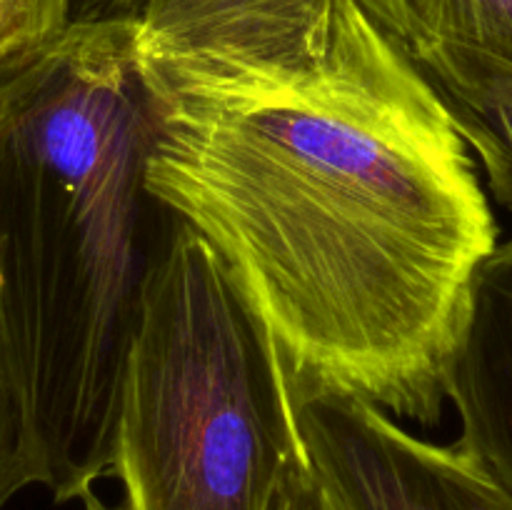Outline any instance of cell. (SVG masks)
I'll list each match as a JSON object with an SVG mask.
<instances>
[{"instance_id":"obj_1","label":"cell","mask_w":512,"mask_h":510,"mask_svg":"<svg viewBox=\"0 0 512 510\" xmlns=\"http://www.w3.org/2000/svg\"><path fill=\"white\" fill-rule=\"evenodd\" d=\"M145 183L250 308L293 415L338 395L443 420L498 225L468 145L358 0H148Z\"/></svg>"},{"instance_id":"obj_2","label":"cell","mask_w":512,"mask_h":510,"mask_svg":"<svg viewBox=\"0 0 512 510\" xmlns=\"http://www.w3.org/2000/svg\"><path fill=\"white\" fill-rule=\"evenodd\" d=\"M138 20L0 53V325L55 503L113 475L125 360L175 215L145 183Z\"/></svg>"},{"instance_id":"obj_3","label":"cell","mask_w":512,"mask_h":510,"mask_svg":"<svg viewBox=\"0 0 512 510\" xmlns=\"http://www.w3.org/2000/svg\"><path fill=\"white\" fill-rule=\"evenodd\" d=\"M298 425L265 335L175 220L125 360L113 475L125 510H275Z\"/></svg>"},{"instance_id":"obj_4","label":"cell","mask_w":512,"mask_h":510,"mask_svg":"<svg viewBox=\"0 0 512 510\" xmlns=\"http://www.w3.org/2000/svg\"><path fill=\"white\" fill-rule=\"evenodd\" d=\"M295 425L305 463L348 510H512L463 448L418 438L373 403L305 400Z\"/></svg>"},{"instance_id":"obj_5","label":"cell","mask_w":512,"mask_h":510,"mask_svg":"<svg viewBox=\"0 0 512 510\" xmlns=\"http://www.w3.org/2000/svg\"><path fill=\"white\" fill-rule=\"evenodd\" d=\"M445 395L460 418L455 445L512 498V238L475 270Z\"/></svg>"},{"instance_id":"obj_6","label":"cell","mask_w":512,"mask_h":510,"mask_svg":"<svg viewBox=\"0 0 512 510\" xmlns=\"http://www.w3.org/2000/svg\"><path fill=\"white\" fill-rule=\"evenodd\" d=\"M408 55H448L512 73V0H358Z\"/></svg>"},{"instance_id":"obj_7","label":"cell","mask_w":512,"mask_h":510,"mask_svg":"<svg viewBox=\"0 0 512 510\" xmlns=\"http://www.w3.org/2000/svg\"><path fill=\"white\" fill-rule=\"evenodd\" d=\"M478 153L490 195L512 210V73L448 55H410Z\"/></svg>"},{"instance_id":"obj_8","label":"cell","mask_w":512,"mask_h":510,"mask_svg":"<svg viewBox=\"0 0 512 510\" xmlns=\"http://www.w3.org/2000/svg\"><path fill=\"white\" fill-rule=\"evenodd\" d=\"M45 463L30 428L23 390L0 325V508L30 485L45 488Z\"/></svg>"},{"instance_id":"obj_9","label":"cell","mask_w":512,"mask_h":510,"mask_svg":"<svg viewBox=\"0 0 512 510\" xmlns=\"http://www.w3.org/2000/svg\"><path fill=\"white\" fill-rule=\"evenodd\" d=\"M65 28V0H0V53Z\"/></svg>"},{"instance_id":"obj_10","label":"cell","mask_w":512,"mask_h":510,"mask_svg":"<svg viewBox=\"0 0 512 510\" xmlns=\"http://www.w3.org/2000/svg\"><path fill=\"white\" fill-rule=\"evenodd\" d=\"M275 510H348L305 460L288 470Z\"/></svg>"},{"instance_id":"obj_11","label":"cell","mask_w":512,"mask_h":510,"mask_svg":"<svg viewBox=\"0 0 512 510\" xmlns=\"http://www.w3.org/2000/svg\"><path fill=\"white\" fill-rule=\"evenodd\" d=\"M148 0H65V25L140 20Z\"/></svg>"},{"instance_id":"obj_12","label":"cell","mask_w":512,"mask_h":510,"mask_svg":"<svg viewBox=\"0 0 512 510\" xmlns=\"http://www.w3.org/2000/svg\"><path fill=\"white\" fill-rule=\"evenodd\" d=\"M80 503H83V510H125L123 505L105 503V500L100 498L98 493H95V488L88 490V493L80 495Z\"/></svg>"}]
</instances>
